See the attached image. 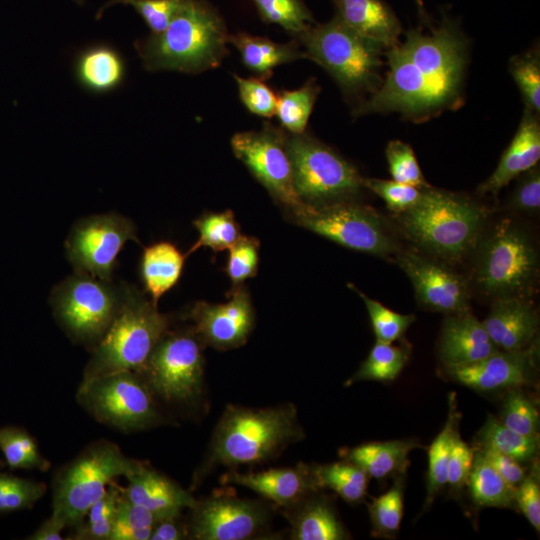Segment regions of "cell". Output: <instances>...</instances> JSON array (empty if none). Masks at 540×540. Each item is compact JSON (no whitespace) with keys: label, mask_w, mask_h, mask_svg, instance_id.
I'll return each instance as SVG.
<instances>
[{"label":"cell","mask_w":540,"mask_h":540,"mask_svg":"<svg viewBox=\"0 0 540 540\" xmlns=\"http://www.w3.org/2000/svg\"><path fill=\"white\" fill-rule=\"evenodd\" d=\"M389 70L383 83L355 115L399 112L425 120L462 101L466 43L456 25L446 19L430 34L409 30L403 43L388 49Z\"/></svg>","instance_id":"1"},{"label":"cell","mask_w":540,"mask_h":540,"mask_svg":"<svg viewBox=\"0 0 540 540\" xmlns=\"http://www.w3.org/2000/svg\"><path fill=\"white\" fill-rule=\"evenodd\" d=\"M303 436L292 404L264 409L230 405L215 427L204 461L194 473L192 489L218 465L236 467L264 462Z\"/></svg>","instance_id":"2"},{"label":"cell","mask_w":540,"mask_h":540,"mask_svg":"<svg viewBox=\"0 0 540 540\" xmlns=\"http://www.w3.org/2000/svg\"><path fill=\"white\" fill-rule=\"evenodd\" d=\"M228 35L209 3L182 0L164 31L136 40L134 47L146 70L197 74L221 63Z\"/></svg>","instance_id":"3"},{"label":"cell","mask_w":540,"mask_h":540,"mask_svg":"<svg viewBox=\"0 0 540 540\" xmlns=\"http://www.w3.org/2000/svg\"><path fill=\"white\" fill-rule=\"evenodd\" d=\"M484 217L483 209L469 199L429 186L414 207L398 213L397 220L417 245L456 260L475 245Z\"/></svg>","instance_id":"4"},{"label":"cell","mask_w":540,"mask_h":540,"mask_svg":"<svg viewBox=\"0 0 540 540\" xmlns=\"http://www.w3.org/2000/svg\"><path fill=\"white\" fill-rule=\"evenodd\" d=\"M169 318L159 312L134 286H124L119 313L103 338L92 349L83 379L113 372L140 371L152 350L168 331Z\"/></svg>","instance_id":"5"},{"label":"cell","mask_w":540,"mask_h":540,"mask_svg":"<svg viewBox=\"0 0 540 540\" xmlns=\"http://www.w3.org/2000/svg\"><path fill=\"white\" fill-rule=\"evenodd\" d=\"M142 462L126 456L111 441L100 439L90 443L55 472L51 515L65 527L77 528L108 485L135 471Z\"/></svg>","instance_id":"6"},{"label":"cell","mask_w":540,"mask_h":540,"mask_svg":"<svg viewBox=\"0 0 540 540\" xmlns=\"http://www.w3.org/2000/svg\"><path fill=\"white\" fill-rule=\"evenodd\" d=\"M295 39L303 45L306 58L323 67L345 93H373L380 86L383 49L336 16L327 23L310 25Z\"/></svg>","instance_id":"7"},{"label":"cell","mask_w":540,"mask_h":540,"mask_svg":"<svg viewBox=\"0 0 540 540\" xmlns=\"http://www.w3.org/2000/svg\"><path fill=\"white\" fill-rule=\"evenodd\" d=\"M76 400L97 422L123 433L147 430L162 422L153 392L136 371L83 379Z\"/></svg>","instance_id":"8"},{"label":"cell","mask_w":540,"mask_h":540,"mask_svg":"<svg viewBox=\"0 0 540 540\" xmlns=\"http://www.w3.org/2000/svg\"><path fill=\"white\" fill-rule=\"evenodd\" d=\"M123 298L124 285L75 271L55 288L52 306L66 334L93 349L119 313Z\"/></svg>","instance_id":"9"},{"label":"cell","mask_w":540,"mask_h":540,"mask_svg":"<svg viewBox=\"0 0 540 540\" xmlns=\"http://www.w3.org/2000/svg\"><path fill=\"white\" fill-rule=\"evenodd\" d=\"M285 146L299 198L310 205L349 201L359 194L363 178L334 150L307 134H286Z\"/></svg>","instance_id":"10"},{"label":"cell","mask_w":540,"mask_h":540,"mask_svg":"<svg viewBox=\"0 0 540 540\" xmlns=\"http://www.w3.org/2000/svg\"><path fill=\"white\" fill-rule=\"evenodd\" d=\"M538 273V257L528 235L503 221L484 240L479 251L475 280L486 295L527 298Z\"/></svg>","instance_id":"11"},{"label":"cell","mask_w":540,"mask_h":540,"mask_svg":"<svg viewBox=\"0 0 540 540\" xmlns=\"http://www.w3.org/2000/svg\"><path fill=\"white\" fill-rule=\"evenodd\" d=\"M292 214L298 225L344 247L381 257L397 251L381 217L373 209L350 200L323 205L304 203Z\"/></svg>","instance_id":"12"},{"label":"cell","mask_w":540,"mask_h":540,"mask_svg":"<svg viewBox=\"0 0 540 540\" xmlns=\"http://www.w3.org/2000/svg\"><path fill=\"white\" fill-rule=\"evenodd\" d=\"M138 373L154 395L168 402L188 403L201 392L203 356L193 331H167Z\"/></svg>","instance_id":"13"},{"label":"cell","mask_w":540,"mask_h":540,"mask_svg":"<svg viewBox=\"0 0 540 540\" xmlns=\"http://www.w3.org/2000/svg\"><path fill=\"white\" fill-rule=\"evenodd\" d=\"M129 240L138 242L129 218L116 213L89 216L71 229L65 243L67 258L75 271L111 280L117 256Z\"/></svg>","instance_id":"14"},{"label":"cell","mask_w":540,"mask_h":540,"mask_svg":"<svg viewBox=\"0 0 540 540\" xmlns=\"http://www.w3.org/2000/svg\"><path fill=\"white\" fill-rule=\"evenodd\" d=\"M285 133L266 124L263 130L236 133L231 138L235 156L269 193L291 212L303 202L294 187Z\"/></svg>","instance_id":"15"},{"label":"cell","mask_w":540,"mask_h":540,"mask_svg":"<svg viewBox=\"0 0 540 540\" xmlns=\"http://www.w3.org/2000/svg\"><path fill=\"white\" fill-rule=\"evenodd\" d=\"M188 537L196 540H244L257 535L268 521L261 503L230 495L197 500L191 508Z\"/></svg>","instance_id":"16"},{"label":"cell","mask_w":540,"mask_h":540,"mask_svg":"<svg viewBox=\"0 0 540 540\" xmlns=\"http://www.w3.org/2000/svg\"><path fill=\"white\" fill-rule=\"evenodd\" d=\"M397 262L410 278L423 308L447 315L469 311L468 284L463 276L411 251L397 253Z\"/></svg>","instance_id":"17"},{"label":"cell","mask_w":540,"mask_h":540,"mask_svg":"<svg viewBox=\"0 0 540 540\" xmlns=\"http://www.w3.org/2000/svg\"><path fill=\"white\" fill-rule=\"evenodd\" d=\"M538 352L535 340L524 349L498 350L478 362L446 369L450 378L475 391H507L535 382Z\"/></svg>","instance_id":"18"},{"label":"cell","mask_w":540,"mask_h":540,"mask_svg":"<svg viewBox=\"0 0 540 540\" xmlns=\"http://www.w3.org/2000/svg\"><path fill=\"white\" fill-rule=\"evenodd\" d=\"M189 317L199 340L220 350L243 345L254 324L250 297L241 285L233 287L225 303L197 302Z\"/></svg>","instance_id":"19"},{"label":"cell","mask_w":540,"mask_h":540,"mask_svg":"<svg viewBox=\"0 0 540 540\" xmlns=\"http://www.w3.org/2000/svg\"><path fill=\"white\" fill-rule=\"evenodd\" d=\"M124 495L161 519L180 516L184 508L191 509L196 499L176 482L154 470L146 462L125 477Z\"/></svg>","instance_id":"20"},{"label":"cell","mask_w":540,"mask_h":540,"mask_svg":"<svg viewBox=\"0 0 540 540\" xmlns=\"http://www.w3.org/2000/svg\"><path fill=\"white\" fill-rule=\"evenodd\" d=\"M223 483L246 487L277 505L291 507L319 488L310 465L275 468L257 473L229 472Z\"/></svg>","instance_id":"21"},{"label":"cell","mask_w":540,"mask_h":540,"mask_svg":"<svg viewBox=\"0 0 540 540\" xmlns=\"http://www.w3.org/2000/svg\"><path fill=\"white\" fill-rule=\"evenodd\" d=\"M494 345L503 351L528 347L536 340L539 318L527 298H498L482 321Z\"/></svg>","instance_id":"22"},{"label":"cell","mask_w":540,"mask_h":540,"mask_svg":"<svg viewBox=\"0 0 540 540\" xmlns=\"http://www.w3.org/2000/svg\"><path fill=\"white\" fill-rule=\"evenodd\" d=\"M498 350L482 321L470 311L447 315L444 319L439 354L446 368L478 362Z\"/></svg>","instance_id":"23"},{"label":"cell","mask_w":540,"mask_h":540,"mask_svg":"<svg viewBox=\"0 0 540 540\" xmlns=\"http://www.w3.org/2000/svg\"><path fill=\"white\" fill-rule=\"evenodd\" d=\"M540 158L538 114L526 109L519 128L491 176L478 187L481 194H496L511 180L536 166Z\"/></svg>","instance_id":"24"},{"label":"cell","mask_w":540,"mask_h":540,"mask_svg":"<svg viewBox=\"0 0 540 540\" xmlns=\"http://www.w3.org/2000/svg\"><path fill=\"white\" fill-rule=\"evenodd\" d=\"M336 17L359 36L382 49L399 43L401 24L381 0H333Z\"/></svg>","instance_id":"25"},{"label":"cell","mask_w":540,"mask_h":540,"mask_svg":"<svg viewBox=\"0 0 540 540\" xmlns=\"http://www.w3.org/2000/svg\"><path fill=\"white\" fill-rule=\"evenodd\" d=\"M420 446L414 439L369 442L344 449L342 456L364 470L369 477L384 479L406 473L410 452Z\"/></svg>","instance_id":"26"},{"label":"cell","mask_w":540,"mask_h":540,"mask_svg":"<svg viewBox=\"0 0 540 540\" xmlns=\"http://www.w3.org/2000/svg\"><path fill=\"white\" fill-rule=\"evenodd\" d=\"M75 76L80 85L95 93L116 89L124 80L126 66L121 54L107 44H95L78 53Z\"/></svg>","instance_id":"27"},{"label":"cell","mask_w":540,"mask_h":540,"mask_svg":"<svg viewBox=\"0 0 540 540\" xmlns=\"http://www.w3.org/2000/svg\"><path fill=\"white\" fill-rule=\"evenodd\" d=\"M228 42L237 48L243 64L262 80L270 78L278 65L306 58L296 39L289 43H277L240 32L228 35Z\"/></svg>","instance_id":"28"},{"label":"cell","mask_w":540,"mask_h":540,"mask_svg":"<svg viewBox=\"0 0 540 540\" xmlns=\"http://www.w3.org/2000/svg\"><path fill=\"white\" fill-rule=\"evenodd\" d=\"M186 256L172 243L162 241L146 247L141 258V277L151 301L160 297L179 280Z\"/></svg>","instance_id":"29"},{"label":"cell","mask_w":540,"mask_h":540,"mask_svg":"<svg viewBox=\"0 0 540 540\" xmlns=\"http://www.w3.org/2000/svg\"><path fill=\"white\" fill-rule=\"evenodd\" d=\"M291 517L292 538L295 540H342L347 533L325 498L305 497Z\"/></svg>","instance_id":"30"},{"label":"cell","mask_w":540,"mask_h":540,"mask_svg":"<svg viewBox=\"0 0 540 540\" xmlns=\"http://www.w3.org/2000/svg\"><path fill=\"white\" fill-rule=\"evenodd\" d=\"M467 486L478 507L516 508V488L504 480L478 448L474 449Z\"/></svg>","instance_id":"31"},{"label":"cell","mask_w":540,"mask_h":540,"mask_svg":"<svg viewBox=\"0 0 540 540\" xmlns=\"http://www.w3.org/2000/svg\"><path fill=\"white\" fill-rule=\"evenodd\" d=\"M460 415L457 411L456 396L449 398V413L443 429L434 438L428 448V469L426 474L427 493L424 508L430 506L439 491L447 483V470L452 440L458 431Z\"/></svg>","instance_id":"32"},{"label":"cell","mask_w":540,"mask_h":540,"mask_svg":"<svg viewBox=\"0 0 540 540\" xmlns=\"http://www.w3.org/2000/svg\"><path fill=\"white\" fill-rule=\"evenodd\" d=\"M477 443L479 448L508 455L522 464L534 460L539 451V435L520 434L502 424L491 414L478 432Z\"/></svg>","instance_id":"33"},{"label":"cell","mask_w":540,"mask_h":540,"mask_svg":"<svg viewBox=\"0 0 540 540\" xmlns=\"http://www.w3.org/2000/svg\"><path fill=\"white\" fill-rule=\"evenodd\" d=\"M311 469L318 488L331 489L348 503H358L365 498L370 477L357 465L344 460L311 465Z\"/></svg>","instance_id":"34"},{"label":"cell","mask_w":540,"mask_h":540,"mask_svg":"<svg viewBox=\"0 0 540 540\" xmlns=\"http://www.w3.org/2000/svg\"><path fill=\"white\" fill-rule=\"evenodd\" d=\"M408 345H393L377 342L357 372L346 382L351 385L356 381H393L398 377L409 360Z\"/></svg>","instance_id":"35"},{"label":"cell","mask_w":540,"mask_h":540,"mask_svg":"<svg viewBox=\"0 0 540 540\" xmlns=\"http://www.w3.org/2000/svg\"><path fill=\"white\" fill-rule=\"evenodd\" d=\"M0 450L10 470L36 469L46 472L51 463L40 452L35 438L18 426L0 427Z\"/></svg>","instance_id":"36"},{"label":"cell","mask_w":540,"mask_h":540,"mask_svg":"<svg viewBox=\"0 0 540 540\" xmlns=\"http://www.w3.org/2000/svg\"><path fill=\"white\" fill-rule=\"evenodd\" d=\"M320 88L314 79L294 90H283L277 94L275 114L281 126L290 134L305 132Z\"/></svg>","instance_id":"37"},{"label":"cell","mask_w":540,"mask_h":540,"mask_svg":"<svg viewBox=\"0 0 540 540\" xmlns=\"http://www.w3.org/2000/svg\"><path fill=\"white\" fill-rule=\"evenodd\" d=\"M405 474L397 475L390 489L379 497L373 498L368 504L375 537H392L400 529L403 517Z\"/></svg>","instance_id":"38"},{"label":"cell","mask_w":540,"mask_h":540,"mask_svg":"<svg viewBox=\"0 0 540 540\" xmlns=\"http://www.w3.org/2000/svg\"><path fill=\"white\" fill-rule=\"evenodd\" d=\"M193 224L199 232V238L185 254L186 257L200 247H208L213 251L229 249L241 237L231 210L204 214Z\"/></svg>","instance_id":"39"},{"label":"cell","mask_w":540,"mask_h":540,"mask_svg":"<svg viewBox=\"0 0 540 540\" xmlns=\"http://www.w3.org/2000/svg\"><path fill=\"white\" fill-rule=\"evenodd\" d=\"M159 516L129 500L121 492L110 540H149Z\"/></svg>","instance_id":"40"},{"label":"cell","mask_w":540,"mask_h":540,"mask_svg":"<svg viewBox=\"0 0 540 540\" xmlns=\"http://www.w3.org/2000/svg\"><path fill=\"white\" fill-rule=\"evenodd\" d=\"M261 19L283 27L294 37L310 25L314 18L301 0H252Z\"/></svg>","instance_id":"41"},{"label":"cell","mask_w":540,"mask_h":540,"mask_svg":"<svg viewBox=\"0 0 540 540\" xmlns=\"http://www.w3.org/2000/svg\"><path fill=\"white\" fill-rule=\"evenodd\" d=\"M498 419L502 424L520 434L539 435L538 408L521 388L507 390Z\"/></svg>","instance_id":"42"},{"label":"cell","mask_w":540,"mask_h":540,"mask_svg":"<svg viewBox=\"0 0 540 540\" xmlns=\"http://www.w3.org/2000/svg\"><path fill=\"white\" fill-rule=\"evenodd\" d=\"M46 490L43 482L0 471V514L31 509Z\"/></svg>","instance_id":"43"},{"label":"cell","mask_w":540,"mask_h":540,"mask_svg":"<svg viewBox=\"0 0 540 540\" xmlns=\"http://www.w3.org/2000/svg\"><path fill=\"white\" fill-rule=\"evenodd\" d=\"M352 288L359 294L367 308L377 342L393 343L401 339L415 321L416 317L413 314L397 313L379 301L369 298L355 287Z\"/></svg>","instance_id":"44"},{"label":"cell","mask_w":540,"mask_h":540,"mask_svg":"<svg viewBox=\"0 0 540 540\" xmlns=\"http://www.w3.org/2000/svg\"><path fill=\"white\" fill-rule=\"evenodd\" d=\"M509 69L517 84L525 108L537 114L540 111V57L539 50L516 55L510 60Z\"/></svg>","instance_id":"45"},{"label":"cell","mask_w":540,"mask_h":540,"mask_svg":"<svg viewBox=\"0 0 540 540\" xmlns=\"http://www.w3.org/2000/svg\"><path fill=\"white\" fill-rule=\"evenodd\" d=\"M389 171L394 181L427 188L426 182L413 149L400 140L390 141L385 150Z\"/></svg>","instance_id":"46"},{"label":"cell","mask_w":540,"mask_h":540,"mask_svg":"<svg viewBox=\"0 0 540 540\" xmlns=\"http://www.w3.org/2000/svg\"><path fill=\"white\" fill-rule=\"evenodd\" d=\"M182 0H109L97 12L99 19L104 10L114 4L132 6L153 34L164 31Z\"/></svg>","instance_id":"47"},{"label":"cell","mask_w":540,"mask_h":540,"mask_svg":"<svg viewBox=\"0 0 540 540\" xmlns=\"http://www.w3.org/2000/svg\"><path fill=\"white\" fill-rule=\"evenodd\" d=\"M259 242L254 237L242 236L228 249L226 273L233 287L240 286L246 279L254 277L258 270Z\"/></svg>","instance_id":"48"},{"label":"cell","mask_w":540,"mask_h":540,"mask_svg":"<svg viewBox=\"0 0 540 540\" xmlns=\"http://www.w3.org/2000/svg\"><path fill=\"white\" fill-rule=\"evenodd\" d=\"M364 188L378 195L395 213H402L414 207L422 197L423 189L394 180L363 178Z\"/></svg>","instance_id":"49"},{"label":"cell","mask_w":540,"mask_h":540,"mask_svg":"<svg viewBox=\"0 0 540 540\" xmlns=\"http://www.w3.org/2000/svg\"><path fill=\"white\" fill-rule=\"evenodd\" d=\"M239 97L244 106L253 114L271 118L275 115L277 95L260 78H242L234 75Z\"/></svg>","instance_id":"50"},{"label":"cell","mask_w":540,"mask_h":540,"mask_svg":"<svg viewBox=\"0 0 540 540\" xmlns=\"http://www.w3.org/2000/svg\"><path fill=\"white\" fill-rule=\"evenodd\" d=\"M524 479L516 487L515 504L529 523L540 530V466L538 457L530 462Z\"/></svg>","instance_id":"51"},{"label":"cell","mask_w":540,"mask_h":540,"mask_svg":"<svg viewBox=\"0 0 540 540\" xmlns=\"http://www.w3.org/2000/svg\"><path fill=\"white\" fill-rule=\"evenodd\" d=\"M473 459L474 449L461 439L457 431L452 440L446 483L455 494L467 485Z\"/></svg>","instance_id":"52"},{"label":"cell","mask_w":540,"mask_h":540,"mask_svg":"<svg viewBox=\"0 0 540 540\" xmlns=\"http://www.w3.org/2000/svg\"><path fill=\"white\" fill-rule=\"evenodd\" d=\"M521 175L506 208L512 211L538 213L540 209V170L538 165Z\"/></svg>","instance_id":"53"},{"label":"cell","mask_w":540,"mask_h":540,"mask_svg":"<svg viewBox=\"0 0 540 540\" xmlns=\"http://www.w3.org/2000/svg\"><path fill=\"white\" fill-rule=\"evenodd\" d=\"M476 448L483 453L494 469L511 486L516 488L524 479L527 470L524 468L523 464L516 459L490 449Z\"/></svg>","instance_id":"54"},{"label":"cell","mask_w":540,"mask_h":540,"mask_svg":"<svg viewBox=\"0 0 540 540\" xmlns=\"http://www.w3.org/2000/svg\"><path fill=\"white\" fill-rule=\"evenodd\" d=\"M179 517L159 520L154 525L149 540H181L187 538V528L179 522Z\"/></svg>","instance_id":"55"},{"label":"cell","mask_w":540,"mask_h":540,"mask_svg":"<svg viewBox=\"0 0 540 540\" xmlns=\"http://www.w3.org/2000/svg\"><path fill=\"white\" fill-rule=\"evenodd\" d=\"M66 527L56 517L51 515L32 533L28 540H61L62 531Z\"/></svg>","instance_id":"56"},{"label":"cell","mask_w":540,"mask_h":540,"mask_svg":"<svg viewBox=\"0 0 540 540\" xmlns=\"http://www.w3.org/2000/svg\"><path fill=\"white\" fill-rule=\"evenodd\" d=\"M417 5H418V8L420 10V13L424 14V4H423V0H415Z\"/></svg>","instance_id":"57"},{"label":"cell","mask_w":540,"mask_h":540,"mask_svg":"<svg viewBox=\"0 0 540 540\" xmlns=\"http://www.w3.org/2000/svg\"><path fill=\"white\" fill-rule=\"evenodd\" d=\"M75 2H77L78 4H83L84 0H74Z\"/></svg>","instance_id":"58"}]
</instances>
